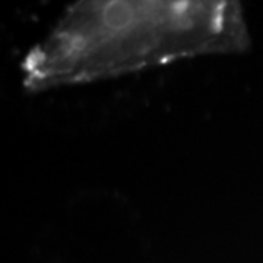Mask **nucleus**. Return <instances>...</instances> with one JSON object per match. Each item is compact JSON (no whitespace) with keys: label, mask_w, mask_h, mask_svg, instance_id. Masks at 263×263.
<instances>
[{"label":"nucleus","mask_w":263,"mask_h":263,"mask_svg":"<svg viewBox=\"0 0 263 263\" xmlns=\"http://www.w3.org/2000/svg\"><path fill=\"white\" fill-rule=\"evenodd\" d=\"M250 35L231 0H84L21 63L31 92L127 75L189 57L241 53Z\"/></svg>","instance_id":"1"}]
</instances>
